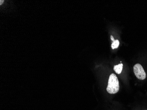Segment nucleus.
I'll return each mask as SVG.
<instances>
[{
	"label": "nucleus",
	"mask_w": 147,
	"mask_h": 110,
	"mask_svg": "<svg viewBox=\"0 0 147 110\" xmlns=\"http://www.w3.org/2000/svg\"><path fill=\"white\" fill-rule=\"evenodd\" d=\"M123 64L122 63L118 64L117 65H115L114 67V70L115 71V72L118 74H120L122 72L123 70Z\"/></svg>",
	"instance_id": "7ed1b4c3"
},
{
	"label": "nucleus",
	"mask_w": 147,
	"mask_h": 110,
	"mask_svg": "<svg viewBox=\"0 0 147 110\" xmlns=\"http://www.w3.org/2000/svg\"><path fill=\"white\" fill-rule=\"evenodd\" d=\"M134 72L136 77L140 80H144L146 78V74L142 66L140 64H135L134 67Z\"/></svg>",
	"instance_id": "f03ea898"
},
{
	"label": "nucleus",
	"mask_w": 147,
	"mask_h": 110,
	"mask_svg": "<svg viewBox=\"0 0 147 110\" xmlns=\"http://www.w3.org/2000/svg\"><path fill=\"white\" fill-rule=\"evenodd\" d=\"M119 42L118 40H115L114 42H113L111 44V47L112 48V49H117L119 47Z\"/></svg>",
	"instance_id": "20e7f679"
},
{
	"label": "nucleus",
	"mask_w": 147,
	"mask_h": 110,
	"mask_svg": "<svg viewBox=\"0 0 147 110\" xmlns=\"http://www.w3.org/2000/svg\"><path fill=\"white\" fill-rule=\"evenodd\" d=\"M111 40H112V41H113V42H114L115 39L114 38H113V36L111 35Z\"/></svg>",
	"instance_id": "39448f33"
},
{
	"label": "nucleus",
	"mask_w": 147,
	"mask_h": 110,
	"mask_svg": "<svg viewBox=\"0 0 147 110\" xmlns=\"http://www.w3.org/2000/svg\"><path fill=\"white\" fill-rule=\"evenodd\" d=\"M119 90V80L116 75L112 74L110 76L107 91L110 94H115Z\"/></svg>",
	"instance_id": "f257e3e1"
}]
</instances>
